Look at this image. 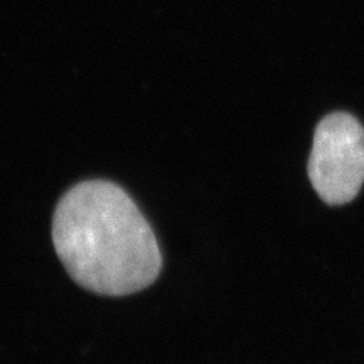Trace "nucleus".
Listing matches in <instances>:
<instances>
[{
    "instance_id": "nucleus-1",
    "label": "nucleus",
    "mask_w": 364,
    "mask_h": 364,
    "mask_svg": "<svg viewBox=\"0 0 364 364\" xmlns=\"http://www.w3.org/2000/svg\"><path fill=\"white\" fill-rule=\"evenodd\" d=\"M52 235L70 277L97 294L140 291L163 266L152 228L127 191L109 181L68 190L55 210Z\"/></svg>"
},
{
    "instance_id": "nucleus-2",
    "label": "nucleus",
    "mask_w": 364,
    "mask_h": 364,
    "mask_svg": "<svg viewBox=\"0 0 364 364\" xmlns=\"http://www.w3.org/2000/svg\"><path fill=\"white\" fill-rule=\"evenodd\" d=\"M309 176L321 199L345 205L364 182V128L348 112L328 114L314 131Z\"/></svg>"
}]
</instances>
